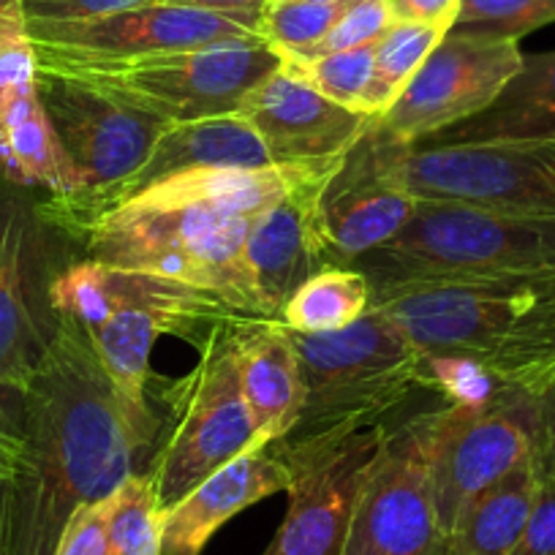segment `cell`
Returning a JSON list of instances; mask_svg holds the SVG:
<instances>
[{
    "mask_svg": "<svg viewBox=\"0 0 555 555\" xmlns=\"http://www.w3.org/2000/svg\"><path fill=\"white\" fill-rule=\"evenodd\" d=\"M351 270L373 295L430 284L555 281V221L457 202H420L389 243Z\"/></svg>",
    "mask_w": 555,
    "mask_h": 555,
    "instance_id": "4",
    "label": "cell"
},
{
    "mask_svg": "<svg viewBox=\"0 0 555 555\" xmlns=\"http://www.w3.org/2000/svg\"><path fill=\"white\" fill-rule=\"evenodd\" d=\"M289 468L270 450H248L164 512L162 555H202L212 533L248 506L289 490Z\"/></svg>",
    "mask_w": 555,
    "mask_h": 555,
    "instance_id": "23",
    "label": "cell"
},
{
    "mask_svg": "<svg viewBox=\"0 0 555 555\" xmlns=\"http://www.w3.org/2000/svg\"><path fill=\"white\" fill-rule=\"evenodd\" d=\"M151 3H175V7L205 9L218 14H264L272 0H151Z\"/></svg>",
    "mask_w": 555,
    "mask_h": 555,
    "instance_id": "38",
    "label": "cell"
},
{
    "mask_svg": "<svg viewBox=\"0 0 555 555\" xmlns=\"http://www.w3.org/2000/svg\"><path fill=\"white\" fill-rule=\"evenodd\" d=\"M145 3L151 0H23L28 23H82Z\"/></svg>",
    "mask_w": 555,
    "mask_h": 555,
    "instance_id": "33",
    "label": "cell"
},
{
    "mask_svg": "<svg viewBox=\"0 0 555 555\" xmlns=\"http://www.w3.org/2000/svg\"><path fill=\"white\" fill-rule=\"evenodd\" d=\"M533 463L539 477L555 482V378L537 395V439Z\"/></svg>",
    "mask_w": 555,
    "mask_h": 555,
    "instance_id": "36",
    "label": "cell"
},
{
    "mask_svg": "<svg viewBox=\"0 0 555 555\" xmlns=\"http://www.w3.org/2000/svg\"><path fill=\"white\" fill-rule=\"evenodd\" d=\"M367 142L378 175L414 199L457 202L555 221V137L477 145H395L371 126Z\"/></svg>",
    "mask_w": 555,
    "mask_h": 555,
    "instance_id": "8",
    "label": "cell"
},
{
    "mask_svg": "<svg viewBox=\"0 0 555 555\" xmlns=\"http://www.w3.org/2000/svg\"><path fill=\"white\" fill-rule=\"evenodd\" d=\"M371 302V281L362 272L324 267L289 297L278 322L292 333H335L360 322Z\"/></svg>",
    "mask_w": 555,
    "mask_h": 555,
    "instance_id": "26",
    "label": "cell"
},
{
    "mask_svg": "<svg viewBox=\"0 0 555 555\" xmlns=\"http://www.w3.org/2000/svg\"><path fill=\"white\" fill-rule=\"evenodd\" d=\"M20 405L23 452L14 477L0 479V555H55L74 512L109 499L145 447L82 324L66 313Z\"/></svg>",
    "mask_w": 555,
    "mask_h": 555,
    "instance_id": "1",
    "label": "cell"
},
{
    "mask_svg": "<svg viewBox=\"0 0 555 555\" xmlns=\"http://www.w3.org/2000/svg\"><path fill=\"white\" fill-rule=\"evenodd\" d=\"M344 162L346 156L330 158V162L196 169V172L175 175L162 183L147 185L145 191H139L137 196L115 207H142V210L212 207V210L232 212V216L259 218L278 202H284L292 191L330 180L344 167Z\"/></svg>",
    "mask_w": 555,
    "mask_h": 555,
    "instance_id": "22",
    "label": "cell"
},
{
    "mask_svg": "<svg viewBox=\"0 0 555 555\" xmlns=\"http://www.w3.org/2000/svg\"><path fill=\"white\" fill-rule=\"evenodd\" d=\"M392 23L395 20L389 0H351L346 12L338 17V23L330 28V34L319 44L308 47L297 55H330V52H346L373 44V41L382 39V34Z\"/></svg>",
    "mask_w": 555,
    "mask_h": 555,
    "instance_id": "32",
    "label": "cell"
},
{
    "mask_svg": "<svg viewBox=\"0 0 555 555\" xmlns=\"http://www.w3.org/2000/svg\"><path fill=\"white\" fill-rule=\"evenodd\" d=\"M330 180L292 191L250 223L240 261L259 319H281L289 297L330 267L322 221V194Z\"/></svg>",
    "mask_w": 555,
    "mask_h": 555,
    "instance_id": "18",
    "label": "cell"
},
{
    "mask_svg": "<svg viewBox=\"0 0 555 555\" xmlns=\"http://www.w3.org/2000/svg\"><path fill=\"white\" fill-rule=\"evenodd\" d=\"M555 23V0H463L452 30L520 41Z\"/></svg>",
    "mask_w": 555,
    "mask_h": 555,
    "instance_id": "30",
    "label": "cell"
},
{
    "mask_svg": "<svg viewBox=\"0 0 555 555\" xmlns=\"http://www.w3.org/2000/svg\"><path fill=\"white\" fill-rule=\"evenodd\" d=\"M248 450H254V423L227 324L202 346L196 371L178 384V423L151 466L164 512Z\"/></svg>",
    "mask_w": 555,
    "mask_h": 555,
    "instance_id": "10",
    "label": "cell"
},
{
    "mask_svg": "<svg viewBox=\"0 0 555 555\" xmlns=\"http://www.w3.org/2000/svg\"><path fill=\"white\" fill-rule=\"evenodd\" d=\"M39 95L63 153L82 180V194L99 199L142 169L169 122L117 95L55 72H39Z\"/></svg>",
    "mask_w": 555,
    "mask_h": 555,
    "instance_id": "14",
    "label": "cell"
},
{
    "mask_svg": "<svg viewBox=\"0 0 555 555\" xmlns=\"http://www.w3.org/2000/svg\"><path fill=\"white\" fill-rule=\"evenodd\" d=\"M416 205L420 199L378 175L365 133L324 185L322 221L330 267H351L360 256L382 248L411 221Z\"/></svg>",
    "mask_w": 555,
    "mask_h": 555,
    "instance_id": "20",
    "label": "cell"
},
{
    "mask_svg": "<svg viewBox=\"0 0 555 555\" xmlns=\"http://www.w3.org/2000/svg\"><path fill=\"white\" fill-rule=\"evenodd\" d=\"M349 3L351 0H340V3H306V0L270 3L264 17H261V39L272 50H308L330 34V28L338 23Z\"/></svg>",
    "mask_w": 555,
    "mask_h": 555,
    "instance_id": "31",
    "label": "cell"
},
{
    "mask_svg": "<svg viewBox=\"0 0 555 555\" xmlns=\"http://www.w3.org/2000/svg\"><path fill=\"white\" fill-rule=\"evenodd\" d=\"M36 63L39 72L82 79L169 126L237 112L245 95L281 68L264 39L139 57H36Z\"/></svg>",
    "mask_w": 555,
    "mask_h": 555,
    "instance_id": "7",
    "label": "cell"
},
{
    "mask_svg": "<svg viewBox=\"0 0 555 555\" xmlns=\"http://www.w3.org/2000/svg\"><path fill=\"white\" fill-rule=\"evenodd\" d=\"M520 66V41L450 30L373 128L395 145H414L493 104Z\"/></svg>",
    "mask_w": 555,
    "mask_h": 555,
    "instance_id": "15",
    "label": "cell"
},
{
    "mask_svg": "<svg viewBox=\"0 0 555 555\" xmlns=\"http://www.w3.org/2000/svg\"><path fill=\"white\" fill-rule=\"evenodd\" d=\"M50 300L57 313L82 324L122 414L145 450L156 436V416L147 405L156 340L178 335L202 349L216 330L243 319L210 292L95 259L68 261L52 281Z\"/></svg>",
    "mask_w": 555,
    "mask_h": 555,
    "instance_id": "2",
    "label": "cell"
},
{
    "mask_svg": "<svg viewBox=\"0 0 555 555\" xmlns=\"http://www.w3.org/2000/svg\"><path fill=\"white\" fill-rule=\"evenodd\" d=\"M109 555H162L164 506L153 472H137L106 499Z\"/></svg>",
    "mask_w": 555,
    "mask_h": 555,
    "instance_id": "28",
    "label": "cell"
},
{
    "mask_svg": "<svg viewBox=\"0 0 555 555\" xmlns=\"http://www.w3.org/2000/svg\"><path fill=\"white\" fill-rule=\"evenodd\" d=\"M450 34L441 25L409 23V20H395L382 39L376 41V57H373V77L367 88L362 112L373 120L384 115L395 104L405 85L411 82L420 66L428 61L430 52L441 44V39Z\"/></svg>",
    "mask_w": 555,
    "mask_h": 555,
    "instance_id": "27",
    "label": "cell"
},
{
    "mask_svg": "<svg viewBox=\"0 0 555 555\" xmlns=\"http://www.w3.org/2000/svg\"><path fill=\"white\" fill-rule=\"evenodd\" d=\"M533 455L490 485L457 515L450 531V555H512L539 495Z\"/></svg>",
    "mask_w": 555,
    "mask_h": 555,
    "instance_id": "25",
    "label": "cell"
},
{
    "mask_svg": "<svg viewBox=\"0 0 555 555\" xmlns=\"http://www.w3.org/2000/svg\"><path fill=\"white\" fill-rule=\"evenodd\" d=\"M55 555H109L106 539V499L74 512L57 542Z\"/></svg>",
    "mask_w": 555,
    "mask_h": 555,
    "instance_id": "34",
    "label": "cell"
},
{
    "mask_svg": "<svg viewBox=\"0 0 555 555\" xmlns=\"http://www.w3.org/2000/svg\"><path fill=\"white\" fill-rule=\"evenodd\" d=\"M340 555H450L428 472V411L389 430L351 512Z\"/></svg>",
    "mask_w": 555,
    "mask_h": 555,
    "instance_id": "12",
    "label": "cell"
},
{
    "mask_svg": "<svg viewBox=\"0 0 555 555\" xmlns=\"http://www.w3.org/2000/svg\"><path fill=\"white\" fill-rule=\"evenodd\" d=\"M272 3H297V0H272ZM306 3H340V0H306Z\"/></svg>",
    "mask_w": 555,
    "mask_h": 555,
    "instance_id": "40",
    "label": "cell"
},
{
    "mask_svg": "<svg viewBox=\"0 0 555 555\" xmlns=\"http://www.w3.org/2000/svg\"><path fill=\"white\" fill-rule=\"evenodd\" d=\"M237 115L256 128L272 164L349 156L351 147L373 126V117L365 112L324 99L281 68L245 95Z\"/></svg>",
    "mask_w": 555,
    "mask_h": 555,
    "instance_id": "19",
    "label": "cell"
},
{
    "mask_svg": "<svg viewBox=\"0 0 555 555\" xmlns=\"http://www.w3.org/2000/svg\"><path fill=\"white\" fill-rule=\"evenodd\" d=\"M281 57V72L289 74L297 82L308 85L324 99L340 106L362 112L367 88L373 77V57H376V41L357 50L330 52V55H297V52L275 50ZM371 117V115H367Z\"/></svg>",
    "mask_w": 555,
    "mask_h": 555,
    "instance_id": "29",
    "label": "cell"
},
{
    "mask_svg": "<svg viewBox=\"0 0 555 555\" xmlns=\"http://www.w3.org/2000/svg\"><path fill=\"white\" fill-rule=\"evenodd\" d=\"M542 479L528 526L512 555H555V482Z\"/></svg>",
    "mask_w": 555,
    "mask_h": 555,
    "instance_id": "35",
    "label": "cell"
},
{
    "mask_svg": "<svg viewBox=\"0 0 555 555\" xmlns=\"http://www.w3.org/2000/svg\"><path fill=\"white\" fill-rule=\"evenodd\" d=\"M264 14L145 3L82 23H28L36 57H139L196 50L221 41L261 39Z\"/></svg>",
    "mask_w": 555,
    "mask_h": 555,
    "instance_id": "16",
    "label": "cell"
},
{
    "mask_svg": "<svg viewBox=\"0 0 555 555\" xmlns=\"http://www.w3.org/2000/svg\"><path fill=\"white\" fill-rule=\"evenodd\" d=\"M52 221L68 237H82L88 259L172 278L221 297L243 317H256L254 297L240 261L254 218L232 216L212 207H112L90 216Z\"/></svg>",
    "mask_w": 555,
    "mask_h": 555,
    "instance_id": "5",
    "label": "cell"
},
{
    "mask_svg": "<svg viewBox=\"0 0 555 555\" xmlns=\"http://www.w3.org/2000/svg\"><path fill=\"white\" fill-rule=\"evenodd\" d=\"M387 434L382 423L344 436L278 441L275 455L292 477L289 509L264 555L344 553L357 495Z\"/></svg>",
    "mask_w": 555,
    "mask_h": 555,
    "instance_id": "13",
    "label": "cell"
},
{
    "mask_svg": "<svg viewBox=\"0 0 555 555\" xmlns=\"http://www.w3.org/2000/svg\"><path fill=\"white\" fill-rule=\"evenodd\" d=\"M20 452H23V441L12 428L0 425V479H12L17 472Z\"/></svg>",
    "mask_w": 555,
    "mask_h": 555,
    "instance_id": "39",
    "label": "cell"
},
{
    "mask_svg": "<svg viewBox=\"0 0 555 555\" xmlns=\"http://www.w3.org/2000/svg\"><path fill=\"white\" fill-rule=\"evenodd\" d=\"M0 172L50 196L82 194L41 104L23 0H0Z\"/></svg>",
    "mask_w": 555,
    "mask_h": 555,
    "instance_id": "17",
    "label": "cell"
},
{
    "mask_svg": "<svg viewBox=\"0 0 555 555\" xmlns=\"http://www.w3.org/2000/svg\"><path fill=\"white\" fill-rule=\"evenodd\" d=\"M537 395L509 389L482 405L444 403L428 411V472L450 539L457 515L482 490L533 455Z\"/></svg>",
    "mask_w": 555,
    "mask_h": 555,
    "instance_id": "11",
    "label": "cell"
},
{
    "mask_svg": "<svg viewBox=\"0 0 555 555\" xmlns=\"http://www.w3.org/2000/svg\"><path fill=\"white\" fill-rule=\"evenodd\" d=\"M240 384L254 423V450L284 441L306 409V373L292 330L278 319L243 317L232 324Z\"/></svg>",
    "mask_w": 555,
    "mask_h": 555,
    "instance_id": "21",
    "label": "cell"
},
{
    "mask_svg": "<svg viewBox=\"0 0 555 555\" xmlns=\"http://www.w3.org/2000/svg\"><path fill=\"white\" fill-rule=\"evenodd\" d=\"M47 194L0 172V395H23L57 333L50 286L61 261V227ZM3 425V423H0Z\"/></svg>",
    "mask_w": 555,
    "mask_h": 555,
    "instance_id": "9",
    "label": "cell"
},
{
    "mask_svg": "<svg viewBox=\"0 0 555 555\" xmlns=\"http://www.w3.org/2000/svg\"><path fill=\"white\" fill-rule=\"evenodd\" d=\"M428 357L463 360L539 395L555 378V281L430 284L373 295Z\"/></svg>",
    "mask_w": 555,
    "mask_h": 555,
    "instance_id": "3",
    "label": "cell"
},
{
    "mask_svg": "<svg viewBox=\"0 0 555 555\" xmlns=\"http://www.w3.org/2000/svg\"><path fill=\"white\" fill-rule=\"evenodd\" d=\"M463 0H389L392 20H409V23L441 25L452 30Z\"/></svg>",
    "mask_w": 555,
    "mask_h": 555,
    "instance_id": "37",
    "label": "cell"
},
{
    "mask_svg": "<svg viewBox=\"0 0 555 555\" xmlns=\"http://www.w3.org/2000/svg\"><path fill=\"white\" fill-rule=\"evenodd\" d=\"M292 340L306 373V409L284 441L382 425L414 389H425L423 351L382 308L335 333H292Z\"/></svg>",
    "mask_w": 555,
    "mask_h": 555,
    "instance_id": "6",
    "label": "cell"
},
{
    "mask_svg": "<svg viewBox=\"0 0 555 555\" xmlns=\"http://www.w3.org/2000/svg\"><path fill=\"white\" fill-rule=\"evenodd\" d=\"M555 137V50L522 55V66L490 106L420 145H477Z\"/></svg>",
    "mask_w": 555,
    "mask_h": 555,
    "instance_id": "24",
    "label": "cell"
}]
</instances>
